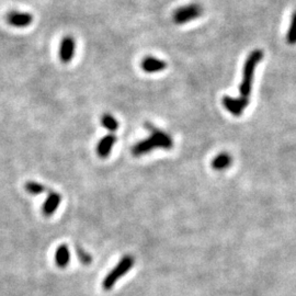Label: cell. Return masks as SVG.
<instances>
[{
    "label": "cell",
    "instance_id": "cell-1",
    "mask_svg": "<svg viewBox=\"0 0 296 296\" xmlns=\"http://www.w3.org/2000/svg\"><path fill=\"white\" fill-rule=\"evenodd\" d=\"M262 58H263V52L261 51V49H255V51L251 52L248 57H247L245 65H244V70H243V80L241 83V87H239V91H241L242 97L249 98L250 93H251L255 70L257 68V65L261 62Z\"/></svg>",
    "mask_w": 296,
    "mask_h": 296
},
{
    "label": "cell",
    "instance_id": "cell-2",
    "mask_svg": "<svg viewBox=\"0 0 296 296\" xmlns=\"http://www.w3.org/2000/svg\"><path fill=\"white\" fill-rule=\"evenodd\" d=\"M135 263V260L132 256L126 255L124 256L121 260H120L119 263L112 269L102 281V287L105 291H110L114 287L116 284V282L124 277L126 273H128Z\"/></svg>",
    "mask_w": 296,
    "mask_h": 296
},
{
    "label": "cell",
    "instance_id": "cell-3",
    "mask_svg": "<svg viewBox=\"0 0 296 296\" xmlns=\"http://www.w3.org/2000/svg\"><path fill=\"white\" fill-rule=\"evenodd\" d=\"M203 12V8L199 4H191L177 9L172 15V20L177 24H185L189 21L199 18Z\"/></svg>",
    "mask_w": 296,
    "mask_h": 296
},
{
    "label": "cell",
    "instance_id": "cell-4",
    "mask_svg": "<svg viewBox=\"0 0 296 296\" xmlns=\"http://www.w3.org/2000/svg\"><path fill=\"white\" fill-rule=\"evenodd\" d=\"M146 129L151 132V138L156 145V148H164V150H171L173 146L172 138L166 134L165 132L160 131L159 129L155 128L154 125L146 123Z\"/></svg>",
    "mask_w": 296,
    "mask_h": 296
},
{
    "label": "cell",
    "instance_id": "cell-5",
    "mask_svg": "<svg viewBox=\"0 0 296 296\" xmlns=\"http://www.w3.org/2000/svg\"><path fill=\"white\" fill-rule=\"evenodd\" d=\"M76 52V42L73 37H64L60 43V60L63 64H68L73 61Z\"/></svg>",
    "mask_w": 296,
    "mask_h": 296
},
{
    "label": "cell",
    "instance_id": "cell-6",
    "mask_svg": "<svg viewBox=\"0 0 296 296\" xmlns=\"http://www.w3.org/2000/svg\"><path fill=\"white\" fill-rule=\"evenodd\" d=\"M248 104H249V99L245 97L236 99V98H231V97L226 96L223 98V105L225 107V109L235 116L242 115L244 109L248 107Z\"/></svg>",
    "mask_w": 296,
    "mask_h": 296
},
{
    "label": "cell",
    "instance_id": "cell-7",
    "mask_svg": "<svg viewBox=\"0 0 296 296\" xmlns=\"http://www.w3.org/2000/svg\"><path fill=\"white\" fill-rule=\"evenodd\" d=\"M6 21L11 26L26 27V26H29L32 23L33 16L29 12L10 11L8 15L6 16Z\"/></svg>",
    "mask_w": 296,
    "mask_h": 296
},
{
    "label": "cell",
    "instance_id": "cell-8",
    "mask_svg": "<svg viewBox=\"0 0 296 296\" xmlns=\"http://www.w3.org/2000/svg\"><path fill=\"white\" fill-rule=\"evenodd\" d=\"M62 202V195L57 192H49L42 206V212L45 216H52L57 211Z\"/></svg>",
    "mask_w": 296,
    "mask_h": 296
},
{
    "label": "cell",
    "instance_id": "cell-9",
    "mask_svg": "<svg viewBox=\"0 0 296 296\" xmlns=\"http://www.w3.org/2000/svg\"><path fill=\"white\" fill-rule=\"evenodd\" d=\"M116 143V136L113 134H108L103 138L100 139V142L97 145V154L100 158H107L114 144Z\"/></svg>",
    "mask_w": 296,
    "mask_h": 296
},
{
    "label": "cell",
    "instance_id": "cell-10",
    "mask_svg": "<svg viewBox=\"0 0 296 296\" xmlns=\"http://www.w3.org/2000/svg\"><path fill=\"white\" fill-rule=\"evenodd\" d=\"M167 67V64L159 58H155L153 56H147L142 62V69L145 73L153 74V73H158L164 70Z\"/></svg>",
    "mask_w": 296,
    "mask_h": 296
},
{
    "label": "cell",
    "instance_id": "cell-11",
    "mask_svg": "<svg viewBox=\"0 0 296 296\" xmlns=\"http://www.w3.org/2000/svg\"><path fill=\"white\" fill-rule=\"evenodd\" d=\"M70 262V252L68 246L63 244L61 245L55 252V263L61 269H65V268Z\"/></svg>",
    "mask_w": 296,
    "mask_h": 296
},
{
    "label": "cell",
    "instance_id": "cell-12",
    "mask_svg": "<svg viewBox=\"0 0 296 296\" xmlns=\"http://www.w3.org/2000/svg\"><path fill=\"white\" fill-rule=\"evenodd\" d=\"M156 148V145L153 142V139L150 137L142 142L137 143L135 146L132 148V153L134 156H140V155H145L147 153L152 152L153 150Z\"/></svg>",
    "mask_w": 296,
    "mask_h": 296
},
{
    "label": "cell",
    "instance_id": "cell-13",
    "mask_svg": "<svg viewBox=\"0 0 296 296\" xmlns=\"http://www.w3.org/2000/svg\"><path fill=\"white\" fill-rule=\"evenodd\" d=\"M231 161L232 158L230 155L226 154V153H222L220 155H217V156L213 159L212 161V167L215 170H224V169L228 168L231 165Z\"/></svg>",
    "mask_w": 296,
    "mask_h": 296
},
{
    "label": "cell",
    "instance_id": "cell-14",
    "mask_svg": "<svg viewBox=\"0 0 296 296\" xmlns=\"http://www.w3.org/2000/svg\"><path fill=\"white\" fill-rule=\"evenodd\" d=\"M24 188H25V191L32 195L44 193L47 190V188L44 185H42V183H39L37 181H27L24 185Z\"/></svg>",
    "mask_w": 296,
    "mask_h": 296
},
{
    "label": "cell",
    "instance_id": "cell-15",
    "mask_svg": "<svg viewBox=\"0 0 296 296\" xmlns=\"http://www.w3.org/2000/svg\"><path fill=\"white\" fill-rule=\"evenodd\" d=\"M101 124L104 129H107L110 132H115L119 129V122L114 116H112L109 113H105L101 117Z\"/></svg>",
    "mask_w": 296,
    "mask_h": 296
},
{
    "label": "cell",
    "instance_id": "cell-16",
    "mask_svg": "<svg viewBox=\"0 0 296 296\" xmlns=\"http://www.w3.org/2000/svg\"><path fill=\"white\" fill-rule=\"evenodd\" d=\"M286 42L290 45L296 44V11L293 13L291 19V24L286 34Z\"/></svg>",
    "mask_w": 296,
    "mask_h": 296
},
{
    "label": "cell",
    "instance_id": "cell-17",
    "mask_svg": "<svg viewBox=\"0 0 296 296\" xmlns=\"http://www.w3.org/2000/svg\"><path fill=\"white\" fill-rule=\"evenodd\" d=\"M76 255L82 264H90L93 262V257L90 256V253L83 250L80 246H76Z\"/></svg>",
    "mask_w": 296,
    "mask_h": 296
}]
</instances>
